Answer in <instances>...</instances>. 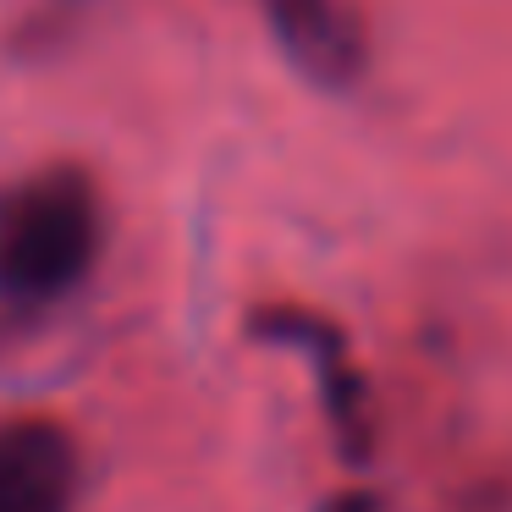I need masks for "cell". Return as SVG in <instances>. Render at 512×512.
Returning <instances> with one entry per match:
<instances>
[{
  "label": "cell",
  "mask_w": 512,
  "mask_h": 512,
  "mask_svg": "<svg viewBox=\"0 0 512 512\" xmlns=\"http://www.w3.org/2000/svg\"><path fill=\"white\" fill-rule=\"evenodd\" d=\"M100 248V204L72 171H39L0 193V292L61 298Z\"/></svg>",
  "instance_id": "obj_1"
},
{
  "label": "cell",
  "mask_w": 512,
  "mask_h": 512,
  "mask_svg": "<svg viewBox=\"0 0 512 512\" xmlns=\"http://www.w3.org/2000/svg\"><path fill=\"white\" fill-rule=\"evenodd\" d=\"M78 446L50 419L0 424V512H72Z\"/></svg>",
  "instance_id": "obj_2"
},
{
  "label": "cell",
  "mask_w": 512,
  "mask_h": 512,
  "mask_svg": "<svg viewBox=\"0 0 512 512\" xmlns=\"http://www.w3.org/2000/svg\"><path fill=\"white\" fill-rule=\"evenodd\" d=\"M259 6H265L276 39L287 45V56L309 78H320V83L358 78L364 34H358V17L347 12V0H259Z\"/></svg>",
  "instance_id": "obj_3"
},
{
  "label": "cell",
  "mask_w": 512,
  "mask_h": 512,
  "mask_svg": "<svg viewBox=\"0 0 512 512\" xmlns=\"http://www.w3.org/2000/svg\"><path fill=\"white\" fill-rule=\"evenodd\" d=\"M336 512H364V501H342V507H336Z\"/></svg>",
  "instance_id": "obj_4"
}]
</instances>
